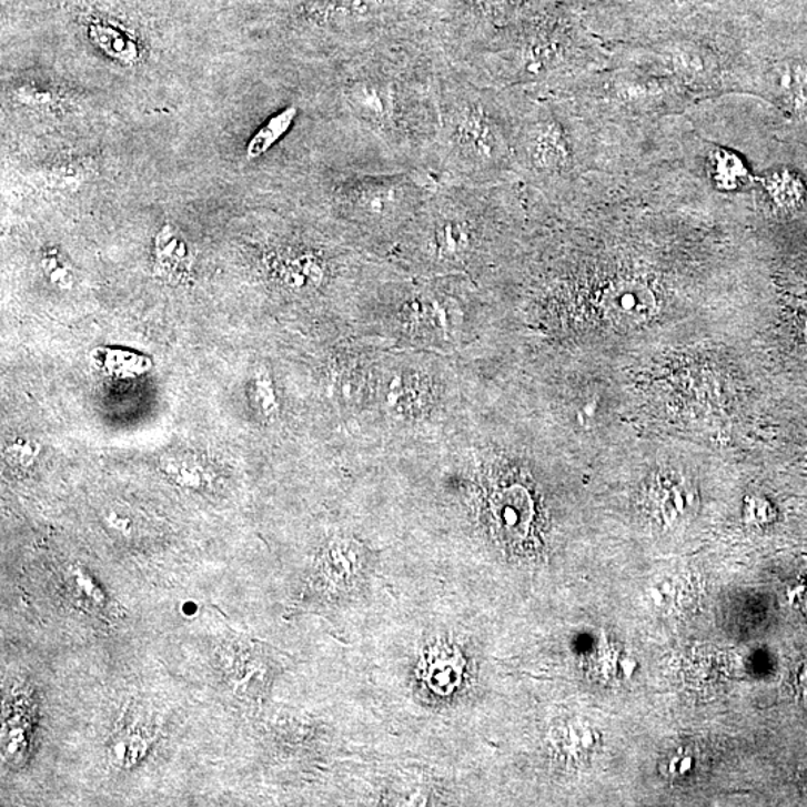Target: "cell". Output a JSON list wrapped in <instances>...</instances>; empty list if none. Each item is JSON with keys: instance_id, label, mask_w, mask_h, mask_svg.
<instances>
[{"instance_id": "5b68a950", "label": "cell", "mask_w": 807, "mask_h": 807, "mask_svg": "<svg viewBox=\"0 0 807 807\" xmlns=\"http://www.w3.org/2000/svg\"><path fill=\"white\" fill-rule=\"evenodd\" d=\"M528 158L537 170L559 171L569 161V149L563 131L554 122L537 124L531 132L528 145Z\"/></svg>"}, {"instance_id": "30bf717a", "label": "cell", "mask_w": 807, "mask_h": 807, "mask_svg": "<svg viewBox=\"0 0 807 807\" xmlns=\"http://www.w3.org/2000/svg\"><path fill=\"white\" fill-rule=\"evenodd\" d=\"M426 387L413 374L394 375L387 383L386 401L392 412L401 416H412L424 405Z\"/></svg>"}, {"instance_id": "ac0fdd59", "label": "cell", "mask_w": 807, "mask_h": 807, "mask_svg": "<svg viewBox=\"0 0 807 807\" xmlns=\"http://www.w3.org/2000/svg\"><path fill=\"white\" fill-rule=\"evenodd\" d=\"M696 766V755L693 754V750L684 748H680L676 754H673L667 764L668 774L675 776V778L694 774Z\"/></svg>"}, {"instance_id": "7a4b0ae2", "label": "cell", "mask_w": 807, "mask_h": 807, "mask_svg": "<svg viewBox=\"0 0 807 807\" xmlns=\"http://www.w3.org/2000/svg\"><path fill=\"white\" fill-rule=\"evenodd\" d=\"M418 189L412 180L404 176H365L352 185L349 196L366 219H386L407 204Z\"/></svg>"}, {"instance_id": "9c48e42d", "label": "cell", "mask_w": 807, "mask_h": 807, "mask_svg": "<svg viewBox=\"0 0 807 807\" xmlns=\"http://www.w3.org/2000/svg\"><path fill=\"white\" fill-rule=\"evenodd\" d=\"M279 275L284 286L292 291H310L322 283L325 271L316 256L302 253L283 259L279 266Z\"/></svg>"}, {"instance_id": "e0dca14e", "label": "cell", "mask_w": 807, "mask_h": 807, "mask_svg": "<svg viewBox=\"0 0 807 807\" xmlns=\"http://www.w3.org/2000/svg\"><path fill=\"white\" fill-rule=\"evenodd\" d=\"M254 395H256V405L259 412L265 414V416H273L278 412V403H275V394L273 390V383L268 375H259L254 380Z\"/></svg>"}, {"instance_id": "277c9868", "label": "cell", "mask_w": 807, "mask_h": 807, "mask_svg": "<svg viewBox=\"0 0 807 807\" xmlns=\"http://www.w3.org/2000/svg\"><path fill=\"white\" fill-rule=\"evenodd\" d=\"M603 309L616 325L637 326L654 316L657 302L645 284L623 282L608 289L603 297Z\"/></svg>"}, {"instance_id": "8fae6325", "label": "cell", "mask_w": 807, "mask_h": 807, "mask_svg": "<svg viewBox=\"0 0 807 807\" xmlns=\"http://www.w3.org/2000/svg\"><path fill=\"white\" fill-rule=\"evenodd\" d=\"M297 110L296 107L284 108L283 111L278 112L273 115L256 133H254L252 140L249 141L248 149H245V157L253 161V159L261 158L268 150L271 149L279 140H282L289 129H291L293 120L296 119Z\"/></svg>"}, {"instance_id": "7402d4cb", "label": "cell", "mask_w": 807, "mask_h": 807, "mask_svg": "<svg viewBox=\"0 0 807 807\" xmlns=\"http://www.w3.org/2000/svg\"><path fill=\"white\" fill-rule=\"evenodd\" d=\"M44 268L47 274L50 275L51 282L62 288L69 286V283H71V280H69V271L59 265L58 259L47 258L44 261Z\"/></svg>"}, {"instance_id": "2e32d148", "label": "cell", "mask_w": 807, "mask_h": 807, "mask_svg": "<svg viewBox=\"0 0 807 807\" xmlns=\"http://www.w3.org/2000/svg\"><path fill=\"white\" fill-rule=\"evenodd\" d=\"M6 455L17 467L29 468L40 455V446L30 438H14L8 444Z\"/></svg>"}, {"instance_id": "44dd1931", "label": "cell", "mask_w": 807, "mask_h": 807, "mask_svg": "<svg viewBox=\"0 0 807 807\" xmlns=\"http://www.w3.org/2000/svg\"><path fill=\"white\" fill-rule=\"evenodd\" d=\"M516 2L517 0H476L478 8L487 17H495V19L508 14Z\"/></svg>"}, {"instance_id": "6da1fadb", "label": "cell", "mask_w": 807, "mask_h": 807, "mask_svg": "<svg viewBox=\"0 0 807 807\" xmlns=\"http://www.w3.org/2000/svg\"><path fill=\"white\" fill-rule=\"evenodd\" d=\"M451 149L470 168L490 170L504 154L502 131L481 102H465L447 114Z\"/></svg>"}, {"instance_id": "52a82bcc", "label": "cell", "mask_w": 807, "mask_h": 807, "mask_svg": "<svg viewBox=\"0 0 807 807\" xmlns=\"http://www.w3.org/2000/svg\"><path fill=\"white\" fill-rule=\"evenodd\" d=\"M770 84L794 114L807 118V64L800 62L776 64L770 73Z\"/></svg>"}, {"instance_id": "4fadbf2b", "label": "cell", "mask_w": 807, "mask_h": 807, "mask_svg": "<svg viewBox=\"0 0 807 807\" xmlns=\"http://www.w3.org/2000/svg\"><path fill=\"white\" fill-rule=\"evenodd\" d=\"M712 175L716 185L724 190L739 188L746 179V168L742 159L732 151L718 150L712 157Z\"/></svg>"}, {"instance_id": "9a60e30c", "label": "cell", "mask_w": 807, "mask_h": 807, "mask_svg": "<svg viewBox=\"0 0 807 807\" xmlns=\"http://www.w3.org/2000/svg\"><path fill=\"white\" fill-rule=\"evenodd\" d=\"M332 17L345 23H362L379 16L383 0H334L331 3Z\"/></svg>"}, {"instance_id": "3957f363", "label": "cell", "mask_w": 807, "mask_h": 807, "mask_svg": "<svg viewBox=\"0 0 807 807\" xmlns=\"http://www.w3.org/2000/svg\"><path fill=\"white\" fill-rule=\"evenodd\" d=\"M347 101L366 127L387 129L394 124L399 99L391 81L377 77L355 80L347 88Z\"/></svg>"}, {"instance_id": "ffe728a7", "label": "cell", "mask_w": 807, "mask_h": 807, "mask_svg": "<svg viewBox=\"0 0 807 807\" xmlns=\"http://www.w3.org/2000/svg\"><path fill=\"white\" fill-rule=\"evenodd\" d=\"M73 581H75V585L79 586L81 589V593L88 595L90 599H92L93 603L102 604L103 603V594L101 593V589L98 588L97 585L93 584L92 577L88 576V573L80 572V569H77L75 573L72 574Z\"/></svg>"}, {"instance_id": "8992f818", "label": "cell", "mask_w": 807, "mask_h": 807, "mask_svg": "<svg viewBox=\"0 0 807 807\" xmlns=\"http://www.w3.org/2000/svg\"><path fill=\"white\" fill-rule=\"evenodd\" d=\"M157 268L159 273L168 278H184L193 263L192 250L188 241L171 224L163 226L154 240Z\"/></svg>"}, {"instance_id": "d6986e66", "label": "cell", "mask_w": 807, "mask_h": 807, "mask_svg": "<svg viewBox=\"0 0 807 807\" xmlns=\"http://www.w3.org/2000/svg\"><path fill=\"white\" fill-rule=\"evenodd\" d=\"M768 189H770L771 195H774L775 200L780 202V204L789 205L787 192L793 198H796V200L800 196V188H798L797 181L789 175H775L774 179L770 180V183H768Z\"/></svg>"}, {"instance_id": "ba28073f", "label": "cell", "mask_w": 807, "mask_h": 807, "mask_svg": "<svg viewBox=\"0 0 807 807\" xmlns=\"http://www.w3.org/2000/svg\"><path fill=\"white\" fill-rule=\"evenodd\" d=\"M433 248L440 259L464 256L472 248L473 234L467 222L460 218H442L433 228Z\"/></svg>"}, {"instance_id": "5bb4252c", "label": "cell", "mask_w": 807, "mask_h": 807, "mask_svg": "<svg viewBox=\"0 0 807 807\" xmlns=\"http://www.w3.org/2000/svg\"><path fill=\"white\" fill-rule=\"evenodd\" d=\"M149 740L141 733H124L111 744L110 758L115 767L131 768L144 758Z\"/></svg>"}, {"instance_id": "7c38bea8", "label": "cell", "mask_w": 807, "mask_h": 807, "mask_svg": "<svg viewBox=\"0 0 807 807\" xmlns=\"http://www.w3.org/2000/svg\"><path fill=\"white\" fill-rule=\"evenodd\" d=\"M162 468L172 481L190 490H201L209 483L204 467L189 456H167Z\"/></svg>"}]
</instances>
